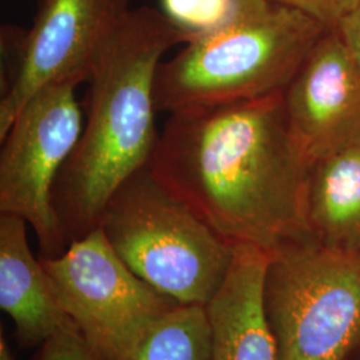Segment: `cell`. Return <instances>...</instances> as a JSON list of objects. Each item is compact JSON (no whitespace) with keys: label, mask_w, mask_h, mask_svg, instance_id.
Segmentation results:
<instances>
[{"label":"cell","mask_w":360,"mask_h":360,"mask_svg":"<svg viewBox=\"0 0 360 360\" xmlns=\"http://www.w3.org/2000/svg\"><path fill=\"white\" fill-rule=\"evenodd\" d=\"M148 167L231 245L271 252L311 235L312 166L288 127L283 92L169 114Z\"/></svg>","instance_id":"obj_1"},{"label":"cell","mask_w":360,"mask_h":360,"mask_svg":"<svg viewBox=\"0 0 360 360\" xmlns=\"http://www.w3.org/2000/svg\"><path fill=\"white\" fill-rule=\"evenodd\" d=\"M193 39L166 13L141 6L104 43L91 67L86 122L53 186L52 203L68 245L99 227L116 190L154 155L155 77L160 59Z\"/></svg>","instance_id":"obj_2"},{"label":"cell","mask_w":360,"mask_h":360,"mask_svg":"<svg viewBox=\"0 0 360 360\" xmlns=\"http://www.w3.org/2000/svg\"><path fill=\"white\" fill-rule=\"evenodd\" d=\"M297 10L243 0L231 20L195 37L155 77L156 112L236 103L284 92L323 34Z\"/></svg>","instance_id":"obj_3"},{"label":"cell","mask_w":360,"mask_h":360,"mask_svg":"<svg viewBox=\"0 0 360 360\" xmlns=\"http://www.w3.org/2000/svg\"><path fill=\"white\" fill-rule=\"evenodd\" d=\"M99 227L129 270L181 304H207L231 266L235 245L148 166L116 190Z\"/></svg>","instance_id":"obj_4"},{"label":"cell","mask_w":360,"mask_h":360,"mask_svg":"<svg viewBox=\"0 0 360 360\" xmlns=\"http://www.w3.org/2000/svg\"><path fill=\"white\" fill-rule=\"evenodd\" d=\"M264 307L279 360H354L360 355V251L311 235L270 252Z\"/></svg>","instance_id":"obj_5"},{"label":"cell","mask_w":360,"mask_h":360,"mask_svg":"<svg viewBox=\"0 0 360 360\" xmlns=\"http://www.w3.org/2000/svg\"><path fill=\"white\" fill-rule=\"evenodd\" d=\"M39 259L59 307L98 360H126L146 330L181 304L129 270L101 227L59 257Z\"/></svg>","instance_id":"obj_6"},{"label":"cell","mask_w":360,"mask_h":360,"mask_svg":"<svg viewBox=\"0 0 360 360\" xmlns=\"http://www.w3.org/2000/svg\"><path fill=\"white\" fill-rule=\"evenodd\" d=\"M79 84L63 80L41 89L1 139L0 214L26 220L38 238L40 257H59L68 248L52 193L84 126L75 96Z\"/></svg>","instance_id":"obj_7"},{"label":"cell","mask_w":360,"mask_h":360,"mask_svg":"<svg viewBox=\"0 0 360 360\" xmlns=\"http://www.w3.org/2000/svg\"><path fill=\"white\" fill-rule=\"evenodd\" d=\"M129 0H39L20 37L19 62L0 101V141L28 101L46 86L89 79L104 43L129 13Z\"/></svg>","instance_id":"obj_8"},{"label":"cell","mask_w":360,"mask_h":360,"mask_svg":"<svg viewBox=\"0 0 360 360\" xmlns=\"http://www.w3.org/2000/svg\"><path fill=\"white\" fill-rule=\"evenodd\" d=\"M283 103L311 166L360 142V70L335 30L315 43L284 90Z\"/></svg>","instance_id":"obj_9"},{"label":"cell","mask_w":360,"mask_h":360,"mask_svg":"<svg viewBox=\"0 0 360 360\" xmlns=\"http://www.w3.org/2000/svg\"><path fill=\"white\" fill-rule=\"evenodd\" d=\"M270 252L235 245L229 272L206 307L211 360H279L276 339L264 307Z\"/></svg>","instance_id":"obj_10"},{"label":"cell","mask_w":360,"mask_h":360,"mask_svg":"<svg viewBox=\"0 0 360 360\" xmlns=\"http://www.w3.org/2000/svg\"><path fill=\"white\" fill-rule=\"evenodd\" d=\"M0 307L23 348L43 346L67 318L31 251L26 220L10 214H0Z\"/></svg>","instance_id":"obj_11"},{"label":"cell","mask_w":360,"mask_h":360,"mask_svg":"<svg viewBox=\"0 0 360 360\" xmlns=\"http://www.w3.org/2000/svg\"><path fill=\"white\" fill-rule=\"evenodd\" d=\"M307 221L322 245L360 251V142L312 165Z\"/></svg>","instance_id":"obj_12"},{"label":"cell","mask_w":360,"mask_h":360,"mask_svg":"<svg viewBox=\"0 0 360 360\" xmlns=\"http://www.w3.org/2000/svg\"><path fill=\"white\" fill-rule=\"evenodd\" d=\"M126 360H211L205 304H179L153 323Z\"/></svg>","instance_id":"obj_13"},{"label":"cell","mask_w":360,"mask_h":360,"mask_svg":"<svg viewBox=\"0 0 360 360\" xmlns=\"http://www.w3.org/2000/svg\"><path fill=\"white\" fill-rule=\"evenodd\" d=\"M162 11L193 38L231 20L243 0H160Z\"/></svg>","instance_id":"obj_14"},{"label":"cell","mask_w":360,"mask_h":360,"mask_svg":"<svg viewBox=\"0 0 360 360\" xmlns=\"http://www.w3.org/2000/svg\"><path fill=\"white\" fill-rule=\"evenodd\" d=\"M316 20L327 30H335L342 18L356 4L358 0H272Z\"/></svg>","instance_id":"obj_15"},{"label":"cell","mask_w":360,"mask_h":360,"mask_svg":"<svg viewBox=\"0 0 360 360\" xmlns=\"http://www.w3.org/2000/svg\"><path fill=\"white\" fill-rule=\"evenodd\" d=\"M335 31L360 70V0L342 18Z\"/></svg>","instance_id":"obj_16"},{"label":"cell","mask_w":360,"mask_h":360,"mask_svg":"<svg viewBox=\"0 0 360 360\" xmlns=\"http://www.w3.org/2000/svg\"><path fill=\"white\" fill-rule=\"evenodd\" d=\"M0 360H18L15 358L13 349L8 345V340L4 336L3 328L0 330Z\"/></svg>","instance_id":"obj_17"},{"label":"cell","mask_w":360,"mask_h":360,"mask_svg":"<svg viewBox=\"0 0 360 360\" xmlns=\"http://www.w3.org/2000/svg\"><path fill=\"white\" fill-rule=\"evenodd\" d=\"M354 360H360V355H359V356H356V358H355V359H354Z\"/></svg>","instance_id":"obj_18"}]
</instances>
